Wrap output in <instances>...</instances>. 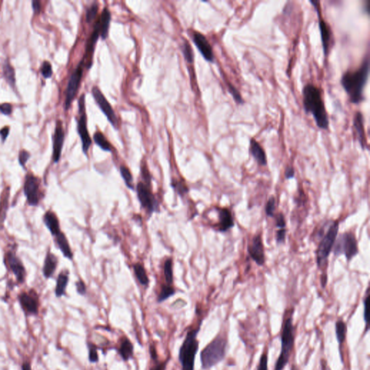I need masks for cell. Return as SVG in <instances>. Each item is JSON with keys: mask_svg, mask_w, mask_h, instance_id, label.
<instances>
[{"mask_svg": "<svg viewBox=\"0 0 370 370\" xmlns=\"http://www.w3.org/2000/svg\"><path fill=\"white\" fill-rule=\"evenodd\" d=\"M369 73V57H366L359 68L355 71H347L341 77V86L352 104L357 105L365 99L364 90Z\"/></svg>", "mask_w": 370, "mask_h": 370, "instance_id": "obj_1", "label": "cell"}, {"mask_svg": "<svg viewBox=\"0 0 370 370\" xmlns=\"http://www.w3.org/2000/svg\"><path fill=\"white\" fill-rule=\"evenodd\" d=\"M302 96L306 114H312L317 128L321 130H328V116L320 89L314 84H307L303 88Z\"/></svg>", "mask_w": 370, "mask_h": 370, "instance_id": "obj_2", "label": "cell"}, {"mask_svg": "<svg viewBox=\"0 0 370 370\" xmlns=\"http://www.w3.org/2000/svg\"><path fill=\"white\" fill-rule=\"evenodd\" d=\"M294 309L285 312L280 331V354L275 361L274 370H284L295 349L296 330L294 325Z\"/></svg>", "mask_w": 370, "mask_h": 370, "instance_id": "obj_3", "label": "cell"}, {"mask_svg": "<svg viewBox=\"0 0 370 370\" xmlns=\"http://www.w3.org/2000/svg\"><path fill=\"white\" fill-rule=\"evenodd\" d=\"M201 319L198 323L194 327L189 328L187 331L185 339L179 351L178 359L180 361L181 370H195L196 356L199 350L200 341L197 339V335L200 331L202 324Z\"/></svg>", "mask_w": 370, "mask_h": 370, "instance_id": "obj_4", "label": "cell"}, {"mask_svg": "<svg viewBox=\"0 0 370 370\" xmlns=\"http://www.w3.org/2000/svg\"><path fill=\"white\" fill-rule=\"evenodd\" d=\"M339 230V221H334L327 229V232L322 240L319 243L317 250V264L318 268L322 270L321 284L322 288H325L327 282V268L328 265V258L331 251L334 249L336 238Z\"/></svg>", "mask_w": 370, "mask_h": 370, "instance_id": "obj_5", "label": "cell"}, {"mask_svg": "<svg viewBox=\"0 0 370 370\" xmlns=\"http://www.w3.org/2000/svg\"><path fill=\"white\" fill-rule=\"evenodd\" d=\"M228 347V338L224 334H219L201 351L200 362L202 369L209 370L224 361Z\"/></svg>", "mask_w": 370, "mask_h": 370, "instance_id": "obj_6", "label": "cell"}, {"mask_svg": "<svg viewBox=\"0 0 370 370\" xmlns=\"http://www.w3.org/2000/svg\"><path fill=\"white\" fill-rule=\"evenodd\" d=\"M334 248L335 255H344L348 261H350L359 253L355 234L350 231L341 234L336 239Z\"/></svg>", "mask_w": 370, "mask_h": 370, "instance_id": "obj_7", "label": "cell"}, {"mask_svg": "<svg viewBox=\"0 0 370 370\" xmlns=\"http://www.w3.org/2000/svg\"><path fill=\"white\" fill-rule=\"evenodd\" d=\"M23 192L29 206H38L45 197L42 190V180L39 177L28 173L25 176Z\"/></svg>", "mask_w": 370, "mask_h": 370, "instance_id": "obj_8", "label": "cell"}, {"mask_svg": "<svg viewBox=\"0 0 370 370\" xmlns=\"http://www.w3.org/2000/svg\"><path fill=\"white\" fill-rule=\"evenodd\" d=\"M78 113L80 117L77 121V132L82 142V149L84 154L87 155L89 148L92 144L87 125V114L86 111V95L83 94L78 101Z\"/></svg>", "mask_w": 370, "mask_h": 370, "instance_id": "obj_9", "label": "cell"}, {"mask_svg": "<svg viewBox=\"0 0 370 370\" xmlns=\"http://www.w3.org/2000/svg\"><path fill=\"white\" fill-rule=\"evenodd\" d=\"M85 61L84 59L80 60L77 65V67L72 72L70 77V80L67 84L66 89V99L65 102V109L66 111L70 109L72 101L75 99L80 87L81 80L84 75V67H85Z\"/></svg>", "mask_w": 370, "mask_h": 370, "instance_id": "obj_10", "label": "cell"}, {"mask_svg": "<svg viewBox=\"0 0 370 370\" xmlns=\"http://www.w3.org/2000/svg\"><path fill=\"white\" fill-rule=\"evenodd\" d=\"M18 300L23 313L27 317H33L39 313V297L34 290L20 292L18 296Z\"/></svg>", "mask_w": 370, "mask_h": 370, "instance_id": "obj_11", "label": "cell"}, {"mask_svg": "<svg viewBox=\"0 0 370 370\" xmlns=\"http://www.w3.org/2000/svg\"><path fill=\"white\" fill-rule=\"evenodd\" d=\"M152 185L139 182L137 185L136 191L138 200L142 207L151 215L158 211V202L152 192Z\"/></svg>", "mask_w": 370, "mask_h": 370, "instance_id": "obj_12", "label": "cell"}, {"mask_svg": "<svg viewBox=\"0 0 370 370\" xmlns=\"http://www.w3.org/2000/svg\"><path fill=\"white\" fill-rule=\"evenodd\" d=\"M310 3L312 6L315 8L317 11V15H318L319 19V28H320L321 42H322V49H323V53L325 58L330 52L331 46L333 43V33L331 31L330 25L327 24L325 19L322 18L320 13V2L318 1H310Z\"/></svg>", "mask_w": 370, "mask_h": 370, "instance_id": "obj_13", "label": "cell"}, {"mask_svg": "<svg viewBox=\"0 0 370 370\" xmlns=\"http://www.w3.org/2000/svg\"><path fill=\"white\" fill-rule=\"evenodd\" d=\"M5 262L8 269L14 274L17 282L19 284L24 283L26 278V270L14 250H10L5 254Z\"/></svg>", "mask_w": 370, "mask_h": 370, "instance_id": "obj_14", "label": "cell"}, {"mask_svg": "<svg viewBox=\"0 0 370 370\" xmlns=\"http://www.w3.org/2000/svg\"><path fill=\"white\" fill-rule=\"evenodd\" d=\"M92 95L94 99L100 108L102 112L105 114L108 120L111 123L114 128H118V119L114 109L111 107V104L106 99L105 96L102 94L100 89L97 86H94L92 89Z\"/></svg>", "mask_w": 370, "mask_h": 370, "instance_id": "obj_15", "label": "cell"}, {"mask_svg": "<svg viewBox=\"0 0 370 370\" xmlns=\"http://www.w3.org/2000/svg\"><path fill=\"white\" fill-rule=\"evenodd\" d=\"M248 253L256 264L262 266L265 264V256L264 245L260 234L255 236L248 245Z\"/></svg>", "mask_w": 370, "mask_h": 370, "instance_id": "obj_16", "label": "cell"}, {"mask_svg": "<svg viewBox=\"0 0 370 370\" xmlns=\"http://www.w3.org/2000/svg\"><path fill=\"white\" fill-rule=\"evenodd\" d=\"M100 37V30L99 25L96 21L94 24V30L92 33L87 40L86 45L85 54H84V60L85 61V65L87 70H89L93 65L94 62V52H95V46L96 42Z\"/></svg>", "mask_w": 370, "mask_h": 370, "instance_id": "obj_17", "label": "cell"}, {"mask_svg": "<svg viewBox=\"0 0 370 370\" xmlns=\"http://www.w3.org/2000/svg\"><path fill=\"white\" fill-rule=\"evenodd\" d=\"M192 38H193V42L197 47V50L200 51L203 58L208 62H214V51L205 35L200 32L195 31L192 35Z\"/></svg>", "mask_w": 370, "mask_h": 370, "instance_id": "obj_18", "label": "cell"}, {"mask_svg": "<svg viewBox=\"0 0 370 370\" xmlns=\"http://www.w3.org/2000/svg\"><path fill=\"white\" fill-rule=\"evenodd\" d=\"M65 141V131L61 121H57L55 134L53 136V160L55 163L60 161L62 147Z\"/></svg>", "mask_w": 370, "mask_h": 370, "instance_id": "obj_19", "label": "cell"}, {"mask_svg": "<svg viewBox=\"0 0 370 370\" xmlns=\"http://www.w3.org/2000/svg\"><path fill=\"white\" fill-rule=\"evenodd\" d=\"M219 222L215 226L218 231L226 232L234 226V219L231 211L226 208H216Z\"/></svg>", "mask_w": 370, "mask_h": 370, "instance_id": "obj_20", "label": "cell"}, {"mask_svg": "<svg viewBox=\"0 0 370 370\" xmlns=\"http://www.w3.org/2000/svg\"><path fill=\"white\" fill-rule=\"evenodd\" d=\"M354 131L357 136L358 141L362 149L367 148V140H366L365 130H364V116L360 111H357L354 116L353 121Z\"/></svg>", "mask_w": 370, "mask_h": 370, "instance_id": "obj_21", "label": "cell"}, {"mask_svg": "<svg viewBox=\"0 0 370 370\" xmlns=\"http://www.w3.org/2000/svg\"><path fill=\"white\" fill-rule=\"evenodd\" d=\"M134 345L127 336H122L119 341V346L116 348L118 354L123 361L127 362L134 356Z\"/></svg>", "mask_w": 370, "mask_h": 370, "instance_id": "obj_22", "label": "cell"}, {"mask_svg": "<svg viewBox=\"0 0 370 370\" xmlns=\"http://www.w3.org/2000/svg\"><path fill=\"white\" fill-rule=\"evenodd\" d=\"M43 220L45 226H47V229L54 237L62 232L60 229V221H59L58 217L54 211H47L44 215Z\"/></svg>", "mask_w": 370, "mask_h": 370, "instance_id": "obj_23", "label": "cell"}, {"mask_svg": "<svg viewBox=\"0 0 370 370\" xmlns=\"http://www.w3.org/2000/svg\"><path fill=\"white\" fill-rule=\"evenodd\" d=\"M335 331L336 339L339 346V351L341 350L340 357L343 364H344V354H343L342 348L344 343L346 342V335H347L348 328L345 321L343 319H339L336 322Z\"/></svg>", "mask_w": 370, "mask_h": 370, "instance_id": "obj_24", "label": "cell"}, {"mask_svg": "<svg viewBox=\"0 0 370 370\" xmlns=\"http://www.w3.org/2000/svg\"><path fill=\"white\" fill-rule=\"evenodd\" d=\"M57 265H58L57 257L50 251L47 252L43 266V274L45 278L49 279L53 276L57 270Z\"/></svg>", "mask_w": 370, "mask_h": 370, "instance_id": "obj_25", "label": "cell"}, {"mask_svg": "<svg viewBox=\"0 0 370 370\" xmlns=\"http://www.w3.org/2000/svg\"><path fill=\"white\" fill-rule=\"evenodd\" d=\"M111 20V15L109 8H105L103 10L102 13L99 18L96 20L100 30V36L102 39L105 40L109 35V27Z\"/></svg>", "mask_w": 370, "mask_h": 370, "instance_id": "obj_26", "label": "cell"}, {"mask_svg": "<svg viewBox=\"0 0 370 370\" xmlns=\"http://www.w3.org/2000/svg\"><path fill=\"white\" fill-rule=\"evenodd\" d=\"M250 152L258 165L262 167L267 165V157L265 150L261 145L254 138L250 140Z\"/></svg>", "mask_w": 370, "mask_h": 370, "instance_id": "obj_27", "label": "cell"}, {"mask_svg": "<svg viewBox=\"0 0 370 370\" xmlns=\"http://www.w3.org/2000/svg\"><path fill=\"white\" fill-rule=\"evenodd\" d=\"M55 238L56 244H57L60 251L62 252V255L66 258H67V259L72 260V258H73V253H72L70 243H69L68 239H67L65 234L62 231L58 235L56 236Z\"/></svg>", "mask_w": 370, "mask_h": 370, "instance_id": "obj_28", "label": "cell"}, {"mask_svg": "<svg viewBox=\"0 0 370 370\" xmlns=\"http://www.w3.org/2000/svg\"><path fill=\"white\" fill-rule=\"evenodd\" d=\"M69 283V272L63 270L61 272L57 277V283L55 287V296L57 298L65 296L66 290Z\"/></svg>", "mask_w": 370, "mask_h": 370, "instance_id": "obj_29", "label": "cell"}, {"mask_svg": "<svg viewBox=\"0 0 370 370\" xmlns=\"http://www.w3.org/2000/svg\"><path fill=\"white\" fill-rule=\"evenodd\" d=\"M149 354L150 359H151L152 362H153L149 370H166L167 369V364L170 360V358H168L166 360H160L158 359V352H157V349L154 344H150Z\"/></svg>", "mask_w": 370, "mask_h": 370, "instance_id": "obj_30", "label": "cell"}, {"mask_svg": "<svg viewBox=\"0 0 370 370\" xmlns=\"http://www.w3.org/2000/svg\"><path fill=\"white\" fill-rule=\"evenodd\" d=\"M10 187H5L0 200V224H4L9 205Z\"/></svg>", "mask_w": 370, "mask_h": 370, "instance_id": "obj_31", "label": "cell"}, {"mask_svg": "<svg viewBox=\"0 0 370 370\" xmlns=\"http://www.w3.org/2000/svg\"><path fill=\"white\" fill-rule=\"evenodd\" d=\"M133 269H134L135 276H136L137 279L139 281L140 284L147 286L149 283V278L147 275L146 270H145L143 265L140 264L139 263H135L133 265Z\"/></svg>", "mask_w": 370, "mask_h": 370, "instance_id": "obj_32", "label": "cell"}, {"mask_svg": "<svg viewBox=\"0 0 370 370\" xmlns=\"http://www.w3.org/2000/svg\"><path fill=\"white\" fill-rule=\"evenodd\" d=\"M163 275H165L166 284L173 285L174 270L172 258H168L166 260L165 264H163Z\"/></svg>", "mask_w": 370, "mask_h": 370, "instance_id": "obj_33", "label": "cell"}, {"mask_svg": "<svg viewBox=\"0 0 370 370\" xmlns=\"http://www.w3.org/2000/svg\"><path fill=\"white\" fill-rule=\"evenodd\" d=\"M94 140L96 144L99 145L101 149L105 151L111 152L112 150V145L101 132H96L94 135Z\"/></svg>", "mask_w": 370, "mask_h": 370, "instance_id": "obj_34", "label": "cell"}, {"mask_svg": "<svg viewBox=\"0 0 370 370\" xmlns=\"http://www.w3.org/2000/svg\"><path fill=\"white\" fill-rule=\"evenodd\" d=\"M175 289L174 288L173 285H163L160 287V292L158 294V298H157V302L158 303H161V302L168 300L172 296L175 295Z\"/></svg>", "mask_w": 370, "mask_h": 370, "instance_id": "obj_35", "label": "cell"}, {"mask_svg": "<svg viewBox=\"0 0 370 370\" xmlns=\"http://www.w3.org/2000/svg\"><path fill=\"white\" fill-rule=\"evenodd\" d=\"M119 171H120V175L121 177H122L123 180L125 181V183L127 187L129 189H131V190H134L133 175H132L129 169L126 166L121 165L120 166V168H119Z\"/></svg>", "mask_w": 370, "mask_h": 370, "instance_id": "obj_36", "label": "cell"}, {"mask_svg": "<svg viewBox=\"0 0 370 370\" xmlns=\"http://www.w3.org/2000/svg\"><path fill=\"white\" fill-rule=\"evenodd\" d=\"M87 349L89 351V361L91 364H96L99 361V355L98 353L99 347L94 343L88 341Z\"/></svg>", "mask_w": 370, "mask_h": 370, "instance_id": "obj_37", "label": "cell"}, {"mask_svg": "<svg viewBox=\"0 0 370 370\" xmlns=\"http://www.w3.org/2000/svg\"><path fill=\"white\" fill-rule=\"evenodd\" d=\"M3 73L5 79L10 86L14 87L15 84V74L14 68L8 62H5L3 65Z\"/></svg>", "mask_w": 370, "mask_h": 370, "instance_id": "obj_38", "label": "cell"}, {"mask_svg": "<svg viewBox=\"0 0 370 370\" xmlns=\"http://www.w3.org/2000/svg\"><path fill=\"white\" fill-rule=\"evenodd\" d=\"M268 354H269V349L268 347H265L264 351H263V354L260 356L257 370H269L268 369Z\"/></svg>", "mask_w": 370, "mask_h": 370, "instance_id": "obj_39", "label": "cell"}, {"mask_svg": "<svg viewBox=\"0 0 370 370\" xmlns=\"http://www.w3.org/2000/svg\"><path fill=\"white\" fill-rule=\"evenodd\" d=\"M140 172H141V177L143 179L142 182H144L145 184L148 185H151L152 177L150 175V171L148 170V166L145 161L141 162V166H140Z\"/></svg>", "mask_w": 370, "mask_h": 370, "instance_id": "obj_40", "label": "cell"}, {"mask_svg": "<svg viewBox=\"0 0 370 370\" xmlns=\"http://www.w3.org/2000/svg\"><path fill=\"white\" fill-rule=\"evenodd\" d=\"M99 11V5L97 3H94L86 12V21L88 23H92L96 19Z\"/></svg>", "mask_w": 370, "mask_h": 370, "instance_id": "obj_41", "label": "cell"}, {"mask_svg": "<svg viewBox=\"0 0 370 370\" xmlns=\"http://www.w3.org/2000/svg\"><path fill=\"white\" fill-rule=\"evenodd\" d=\"M172 186L177 191V193L181 196L185 195L188 192V187L186 185L185 182H182V181L176 180L175 182L172 181Z\"/></svg>", "mask_w": 370, "mask_h": 370, "instance_id": "obj_42", "label": "cell"}, {"mask_svg": "<svg viewBox=\"0 0 370 370\" xmlns=\"http://www.w3.org/2000/svg\"><path fill=\"white\" fill-rule=\"evenodd\" d=\"M227 86L228 89H229V92L232 95L233 99L236 101V104H239V105H242L244 104V100H243L239 91L230 83H227Z\"/></svg>", "mask_w": 370, "mask_h": 370, "instance_id": "obj_43", "label": "cell"}, {"mask_svg": "<svg viewBox=\"0 0 370 370\" xmlns=\"http://www.w3.org/2000/svg\"><path fill=\"white\" fill-rule=\"evenodd\" d=\"M182 52H183L184 57H185L187 62L192 64L194 61V55L192 47H191L188 42H185V43H184L183 46H182Z\"/></svg>", "mask_w": 370, "mask_h": 370, "instance_id": "obj_44", "label": "cell"}, {"mask_svg": "<svg viewBox=\"0 0 370 370\" xmlns=\"http://www.w3.org/2000/svg\"><path fill=\"white\" fill-rule=\"evenodd\" d=\"M369 290H367V291H366V297H364V322H365V328H364V330H365V333L367 332V331H369V312H368V310H369V308H368V305H369Z\"/></svg>", "mask_w": 370, "mask_h": 370, "instance_id": "obj_45", "label": "cell"}, {"mask_svg": "<svg viewBox=\"0 0 370 370\" xmlns=\"http://www.w3.org/2000/svg\"><path fill=\"white\" fill-rule=\"evenodd\" d=\"M275 211V199L274 197H270L265 205V214L269 217H274Z\"/></svg>", "mask_w": 370, "mask_h": 370, "instance_id": "obj_46", "label": "cell"}, {"mask_svg": "<svg viewBox=\"0 0 370 370\" xmlns=\"http://www.w3.org/2000/svg\"><path fill=\"white\" fill-rule=\"evenodd\" d=\"M40 72L45 78H50L52 77L53 72H52V65H51L50 62L45 61L43 62L42 67H40Z\"/></svg>", "mask_w": 370, "mask_h": 370, "instance_id": "obj_47", "label": "cell"}, {"mask_svg": "<svg viewBox=\"0 0 370 370\" xmlns=\"http://www.w3.org/2000/svg\"><path fill=\"white\" fill-rule=\"evenodd\" d=\"M30 157V153L28 151L25 150H21L19 153V155H18V161H19L20 165L25 169V165H26L27 161L29 159Z\"/></svg>", "mask_w": 370, "mask_h": 370, "instance_id": "obj_48", "label": "cell"}, {"mask_svg": "<svg viewBox=\"0 0 370 370\" xmlns=\"http://www.w3.org/2000/svg\"><path fill=\"white\" fill-rule=\"evenodd\" d=\"M76 290H77V293L81 296H84L86 295L87 292V288H86V283H84V280H79L76 282Z\"/></svg>", "mask_w": 370, "mask_h": 370, "instance_id": "obj_49", "label": "cell"}, {"mask_svg": "<svg viewBox=\"0 0 370 370\" xmlns=\"http://www.w3.org/2000/svg\"><path fill=\"white\" fill-rule=\"evenodd\" d=\"M275 218V223H276V226L278 229H285V220L284 216L281 213H279Z\"/></svg>", "mask_w": 370, "mask_h": 370, "instance_id": "obj_50", "label": "cell"}, {"mask_svg": "<svg viewBox=\"0 0 370 370\" xmlns=\"http://www.w3.org/2000/svg\"><path fill=\"white\" fill-rule=\"evenodd\" d=\"M285 236H286V230L285 229H278L276 233V241L278 244H283L285 242Z\"/></svg>", "mask_w": 370, "mask_h": 370, "instance_id": "obj_51", "label": "cell"}, {"mask_svg": "<svg viewBox=\"0 0 370 370\" xmlns=\"http://www.w3.org/2000/svg\"><path fill=\"white\" fill-rule=\"evenodd\" d=\"M0 111L5 115H10L12 113V106L10 104H3L0 105Z\"/></svg>", "mask_w": 370, "mask_h": 370, "instance_id": "obj_52", "label": "cell"}, {"mask_svg": "<svg viewBox=\"0 0 370 370\" xmlns=\"http://www.w3.org/2000/svg\"><path fill=\"white\" fill-rule=\"evenodd\" d=\"M295 175V169L292 167H288L285 171V178L286 180L294 178Z\"/></svg>", "mask_w": 370, "mask_h": 370, "instance_id": "obj_53", "label": "cell"}, {"mask_svg": "<svg viewBox=\"0 0 370 370\" xmlns=\"http://www.w3.org/2000/svg\"><path fill=\"white\" fill-rule=\"evenodd\" d=\"M9 133L10 128H8V127H4L3 129L0 130V135H1L2 140H3V142H5V140H6L8 135H9Z\"/></svg>", "mask_w": 370, "mask_h": 370, "instance_id": "obj_54", "label": "cell"}, {"mask_svg": "<svg viewBox=\"0 0 370 370\" xmlns=\"http://www.w3.org/2000/svg\"><path fill=\"white\" fill-rule=\"evenodd\" d=\"M32 7H33V11H34L35 13H39L40 10V3L39 1L35 0V1L32 2Z\"/></svg>", "mask_w": 370, "mask_h": 370, "instance_id": "obj_55", "label": "cell"}, {"mask_svg": "<svg viewBox=\"0 0 370 370\" xmlns=\"http://www.w3.org/2000/svg\"><path fill=\"white\" fill-rule=\"evenodd\" d=\"M21 370H32V366L30 361H23L21 365Z\"/></svg>", "mask_w": 370, "mask_h": 370, "instance_id": "obj_56", "label": "cell"}, {"mask_svg": "<svg viewBox=\"0 0 370 370\" xmlns=\"http://www.w3.org/2000/svg\"><path fill=\"white\" fill-rule=\"evenodd\" d=\"M290 370H300V369H299L298 366L296 365V364H293L292 366H291Z\"/></svg>", "mask_w": 370, "mask_h": 370, "instance_id": "obj_57", "label": "cell"}]
</instances>
